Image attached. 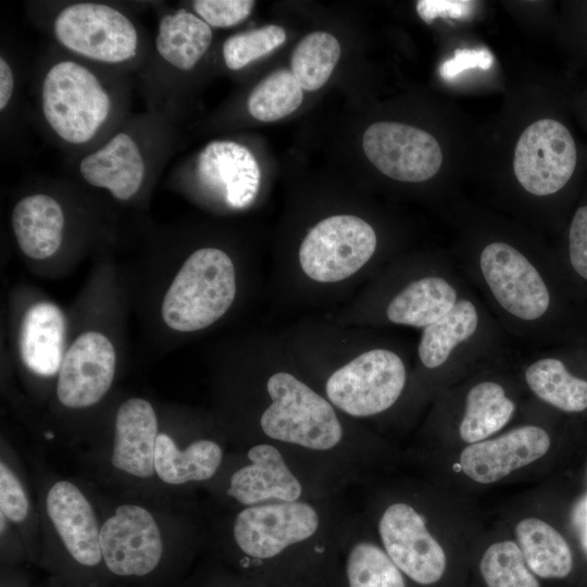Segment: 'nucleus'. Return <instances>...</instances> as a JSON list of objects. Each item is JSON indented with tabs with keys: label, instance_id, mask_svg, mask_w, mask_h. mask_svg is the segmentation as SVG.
I'll return each mask as SVG.
<instances>
[{
	"label": "nucleus",
	"instance_id": "1",
	"mask_svg": "<svg viewBox=\"0 0 587 587\" xmlns=\"http://www.w3.org/2000/svg\"><path fill=\"white\" fill-rule=\"evenodd\" d=\"M320 524L317 510L308 502H273L241 510L233 534L239 550L259 571L258 584L310 587L291 553L317 533Z\"/></svg>",
	"mask_w": 587,
	"mask_h": 587
},
{
	"label": "nucleus",
	"instance_id": "2",
	"mask_svg": "<svg viewBox=\"0 0 587 587\" xmlns=\"http://www.w3.org/2000/svg\"><path fill=\"white\" fill-rule=\"evenodd\" d=\"M236 296L232 259L221 249L201 248L184 262L162 302L165 324L177 332L203 329L221 319Z\"/></svg>",
	"mask_w": 587,
	"mask_h": 587
},
{
	"label": "nucleus",
	"instance_id": "3",
	"mask_svg": "<svg viewBox=\"0 0 587 587\" xmlns=\"http://www.w3.org/2000/svg\"><path fill=\"white\" fill-rule=\"evenodd\" d=\"M270 405L260 419L271 439L313 451H328L342 437L334 405L290 373H274L266 382Z\"/></svg>",
	"mask_w": 587,
	"mask_h": 587
},
{
	"label": "nucleus",
	"instance_id": "4",
	"mask_svg": "<svg viewBox=\"0 0 587 587\" xmlns=\"http://www.w3.org/2000/svg\"><path fill=\"white\" fill-rule=\"evenodd\" d=\"M41 107L50 128L64 141H89L108 120L111 98L99 78L86 66L64 60L46 73Z\"/></svg>",
	"mask_w": 587,
	"mask_h": 587
},
{
	"label": "nucleus",
	"instance_id": "5",
	"mask_svg": "<svg viewBox=\"0 0 587 587\" xmlns=\"http://www.w3.org/2000/svg\"><path fill=\"white\" fill-rule=\"evenodd\" d=\"M580 152L562 121L545 117L527 126L517 139L513 171L521 186L535 196L564 190L579 167Z\"/></svg>",
	"mask_w": 587,
	"mask_h": 587
},
{
	"label": "nucleus",
	"instance_id": "6",
	"mask_svg": "<svg viewBox=\"0 0 587 587\" xmlns=\"http://www.w3.org/2000/svg\"><path fill=\"white\" fill-rule=\"evenodd\" d=\"M405 378V367L398 354L373 349L336 370L326 380L325 392L340 411L366 417L389 409L399 399Z\"/></svg>",
	"mask_w": 587,
	"mask_h": 587
},
{
	"label": "nucleus",
	"instance_id": "7",
	"mask_svg": "<svg viewBox=\"0 0 587 587\" xmlns=\"http://www.w3.org/2000/svg\"><path fill=\"white\" fill-rule=\"evenodd\" d=\"M377 237L364 220L349 214L319 222L303 238L299 262L320 283H336L355 274L375 252Z\"/></svg>",
	"mask_w": 587,
	"mask_h": 587
},
{
	"label": "nucleus",
	"instance_id": "8",
	"mask_svg": "<svg viewBox=\"0 0 587 587\" xmlns=\"http://www.w3.org/2000/svg\"><path fill=\"white\" fill-rule=\"evenodd\" d=\"M53 33L64 48L97 62L123 63L137 53L138 34L133 22L103 3L65 7L53 22Z\"/></svg>",
	"mask_w": 587,
	"mask_h": 587
},
{
	"label": "nucleus",
	"instance_id": "9",
	"mask_svg": "<svg viewBox=\"0 0 587 587\" xmlns=\"http://www.w3.org/2000/svg\"><path fill=\"white\" fill-rule=\"evenodd\" d=\"M362 147L384 175L400 182L432 178L442 163L441 148L429 133L397 122H377L366 128Z\"/></svg>",
	"mask_w": 587,
	"mask_h": 587
},
{
	"label": "nucleus",
	"instance_id": "10",
	"mask_svg": "<svg viewBox=\"0 0 587 587\" xmlns=\"http://www.w3.org/2000/svg\"><path fill=\"white\" fill-rule=\"evenodd\" d=\"M378 533L383 549L408 579L421 586L441 579L447 567L446 553L412 505L390 504L379 519Z\"/></svg>",
	"mask_w": 587,
	"mask_h": 587
},
{
	"label": "nucleus",
	"instance_id": "11",
	"mask_svg": "<svg viewBox=\"0 0 587 587\" xmlns=\"http://www.w3.org/2000/svg\"><path fill=\"white\" fill-rule=\"evenodd\" d=\"M479 266L494 297L512 315L533 321L548 311L551 298L545 280L514 247L501 241L487 245Z\"/></svg>",
	"mask_w": 587,
	"mask_h": 587
},
{
	"label": "nucleus",
	"instance_id": "12",
	"mask_svg": "<svg viewBox=\"0 0 587 587\" xmlns=\"http://www.w3.org/2000/svg\"><path fill=\"white\" fill-rule=\"evenodd\" d=\"M107 567L120 576H143L159 564L163 544L153 516L140 505L122 504L100 528Z\"/></svg>",
	"mask_w": 587,
	"mask_h": 587
},
{
	"label": "nucleus",
	"instance_id": "13",
	"mask_svg": "<svg viewBox=\"0 0 587 587\" xmlns=\"http://www.w3.org/2000/svg\"><path fill=\"white\" fill-rule=\"evenodd\" d=\"M112 342L98 332L78 336L66 351L59 371L57 395L72 409L97 403L109 390L115 374Z\"/></svg>",
	"mask_w": 587,
	"mask_h": 587
},
{
	"label": "nucleus",
	"instance_id": "14",
	"mask_svg": "<svg viewBox=\"0 0 587 587\" xmlns=\"http://www.w3.org/2000/svg\"><path fill=\"white\" fill-rule=\"evenodd\" d=\"M550 444L544 428L526 425L494 439L470 444L461 452L460 465L472 480L491 484L544 457Z\"/></svg>",
	"mask_w": 587,
	"mask_h": 587
},
{
	"label": "nucleus",
	"instance_id": "15",
	"mask_svg": "<svg viewBox=\"0 0 587 587\" xmlns=\"http://www.w3.org/2000/svg\"><path fill=\"white\" fill-rule=\"evenodd\" d=\"M247 455L250 462L230 476V497L245 507L300 500L302 485L275 446L255 445Z\"/></svg>",
	"mask_w": 587,
	"mask_h": 587
},
{
	"label": "nucleus",
	"instance_id": "16",
	"mask_svg": "<svg viewBox=\"0 0 587 587\" xmlns=\"http://www.w3.org/2000/svg\"><path fill=\"white\" fill-rule=\"evenodd\" d=\"M46 507L68 553L79 564L97 565L102 559L100 529L82 491L70 482H58L48 491Z\"/></svg>",
	"mask_w": 587,
	"mask_h": 587
},
{
	"label": "nucleus",
	"instance_id": "17",
	"mask_svg": "<svg viewBox=\"0 0 587 587\" xmlns=\"http://www.w3.org/2000/svg\"><path fill=\"white\" fill-rule=\"evenodd\" d=\"M197 173L208 187L222 191L228 204L248 205L260 186V167L245 146L229 140L208 143L198 157Z\"/></svg>",
	"mask_w": 587,
	"mask_h": 587
},
{
	"label": "nucleus",
	"instance_id": "18",
	"mask_svg": "<svg viewBox=\"0 0 587 587\" xmlns=\"http://www.w3.org/2000/svg\"><path fill=\"white\" fill-rule=\"evenodd\" d=\"M158 435L157 415L147 400L132 398L123 402L115 420L113 466L137 477L152 476Z\"/></svg>",
	"mask_w": 587,
	"mask_h": 587
},
{
	"label": "nucleus",
	"instance_id": "19",
	"mask_svg": "<svg viewBox=\"0 0 587 587\" xmlns=\"http://www.w3.org/2000/svg\"><path fill=\"white\" fill-rule=\"evenodd\" d=\"M145 170L141 152L126 133L115 134L79 163L80 175L89 185L105 188L122 201L129 200L138 192Z\"/></svg>",
	"mask_w": 587,
	"mask_h": 587
},
{
	"label": "nucleus",
	"instance_id": "20",
	"mask_svg": "<svg viewBox=\"0 0 587 587\" xmlns=\"http://www.w3.org/2000/svg\"><path fill=\"white\" fill-rule=\"evenodd\" d=\"M66 322L54 303L41 301L29 307L20 329V354L23 363L35 374L53 376L64 359Z\"/></svg>",
	"mask_w": 587,
	"mask_h": 587
},
{
	"label": "nucleus",
	"instance_id": "21",
	"mask_svg": "<svg viewBox=\"0 0 587 587\" xmlns=\"http://www.w3.org/2000/svg\"><path fill=\"white\" fill-rule=\"evenodd\" d=\"M12 228L22 252L32 259H46L60 248L64 213L52 197L36 193L21 199L12 211Z\"/></svg>",
	"mask_w": 587,
	"mask_h": 587
},
{
	"label": "nucleus",
	"instance_id": "22",
	"mask_svg": "<svg viewBox=\"0 0 587 587\" xmlns=\"http://www.w3.org/2000/svg\"><path fill=\"white\" fill-rule=\"evenodd\" d=\"M457 303L455 289L444 278L423 277L410 283L389 302L390 322L425 328L444 317Z\"/></svg>",
	"mask_w": 587,
	"mask_h": 587
},
{
	"label": "nucleus",
	"instance_id": "23",
	"mask_svg": "<svg viewBox=\"0 0 587 587\" xmlns=\"http://www.w3.org/2000/svg\"><path fill=\"white\" fill-rule=\"evenodd\" d=\"M223 459L221 447L213 440L201 439L185 450L176 447L173 439L161 433L155 440L154 469L166 484L180 485L211 478Z\"/></svg>",
	"mask_w": 587,
	"mask_h": 587
},
{
	"label": "nucleus",
	"instance_id": "24",
	"mask_svg": "<svg viewBox=\"0 0 587 587\" xmlns=\"http://www.w3.org/2000/svg\"><path fill=\"white\" fill-rule=\"evenodd\" d=\"M212 38V29L203 20L182 9L161 18L155 48L166 63L189 71L204 55Z\"/></svg>",
	"mask_w": 587,
	"mask_h": 587
},
{
	"label": "nucleus",
	"instance_id": "25",
	"mask_svg": "<svg viewBox=\"0 0 587 587\" xmlns=\"http://www.w3.org/2000/svg\"><path fill=\"white\" fill-rule=\"evenodd\" d=\"M517 545L529 570L541 578H564L573 570V554L564 537L547 522L527 517L515 527Z\"/></svg>",
	"mask_w": 587,
	"mask_h": 587
},
{
	"label": "nucleus",
	"instance_id": "26",
	"mask_svg": "<svg viewBox=\"0 0 587 587\" xmlns=\"http://www.w3.org/2000/svg\"><path fill=\"white\" fill-rule=\"evenodd\" d=\"M525 379L542 401L566 413L587 410V378L575 374L559 358H545L530 364Z\"/></svg>",
	"mask_w": 587,
	"mask_h": 587
},
{
	"label": "nucleus",
	"instance_id": "27",
	"mask_svg": "<svg viewBox=\"0 0 587 587\" xmlns=\"http://www.w3.org/2000/svg\"><path fill=\"white\" fill-rule=\"evenodd\" d=\"M515 405L501 385L482 382L471 388L459 432L469 444L485 440L499 432L512 417Z\"/></svg>",
	"mask_w": 587,
	"mask_h": 587
},
{
	"label": "nucleus",
	"instance_id": "28",
	"mask_svg": "<svg viewBox=\"0 0 587 587\" xmlns=\"http://www.w3.org/2000/svg\"><path fill=\"white\" fill-rule=\"evenodd\" d=\"M478 315L469 300L457 301L444 317L423 328L419 357L428 369L446 362L454 347L469 339L476 330Z\"/></svg>",
	"mask_w": 587,
	"mask_h": 587
},
{
	"label": "nucleus",
	"instance_id": "29",
	"mask_svg": "<svg viewBox=\"0 0 587 587\" xmlns=\"http://www.w3.org/2000/svg\"><path fill=\"white\" fill-rule=\"evenodd\" d=\"M340 582L341 587H408L405 575L383 547L369 540L349 547Z\"/></svg>",
	"mask_w": 587,
	"mask_h": 587
},
{
	"label": "nucleus",
	"instance_id": "30",
	"mask_svg": "<svg viewBox=\"0 0 587 587\" xmlns=\"http://www.w3.org/2000/svg\"><path fill=\"white\" fill-rule=\"evenodd\" d=\"M339 41L327 32L304 36L291 54V73L302 89L314 91L328 80L340 57Z\"/></svg>",
	"mask_w": 587,
	"mask_h": 587
},
{
	"label": "nucleus",
	"instance_id": "31",
	"mask_svg": "<svg viewBox=\"0 0 587 587\" xmlns=\"http://www.w3.org/2000/svg\"><path fill=\"white\" fill-rule=\"evenodd\" d=\"M302 99V88L291 71L277 70L253 88L247 105L254 118L273 122L296 111Z\"/></svg>",
	"mask_w": 587,
	"mask_h": 587
},
{
	"label": "nucleus",
	"instance_id": "32",
	"mask_svg": "<svg viewBox=\"0 0 587 587\" xmlns=\"http://www.w3.org/2000/svg\"><path fill=\"white\" fill-rule=\"evenodd\" d=\"M479 571L487 587H540L517 544L498 541L484 552Z\"/></svg>",
	"mask_w": 587,
	"mask_h": 587
},
{
	"label": "nucleus",
	"instance_id": "33",
	"mask_svg": "<svg viewBox=\"0 0 587 587\" xmlns=\"http://www.w3.org/2000/svg\"><path fill=\"white\" fill-rule=\"evenodd\" d=\"M286 33L278 25L238 33L223 45V58L229 70L238 71L252 61L264 57L283 45Z\"/></svg>",
	"mask_w": 587,
	"mask_h": 587
},
{
	"label": "nucleus",
	"instance_id": "34",
	"mask_svg": "<svg viewBox=\"0 0 587 587\" xmlns=\"http://www.w3.org/2000/svg\"><path fill=\"white\" fill-rule=\"evenodd\" d=\"M254 3L251 0H197L192 8L210 27L225 28L246 20Z\"/></svg>",
	"mask_w": 587,
	"mask_h": 587
},
{
	"label": "nucleus",
	"instance_id": "35",
	"mask_svg": "<svg viewBox=\"0 0 587 587\" xmlns=\"http://www.w3.org/2000/svg\"><path fill=\"white\" fill-rule=\"evenodd\" d=\"M566 245L570 267L587 287V201L579 204L572 215Z\"/></svg>",
	"mask_w": 587,
	"mask_h": 587
},
{
	"label": "nucleus",
	"instance_id": "36",
	"mask_svg": "<svg viewBox=\"0 0 587 587\" xmlns=\"http://www.w3.org/2000/svg\"><path fill=\"white\" fill-rule=\"evenodd\" d=\"M0 508L1 513L13 522H22L28 513V500L14 473L0 463Z\"/></svg>",
	"mask_w": 587,
	"mask_h": 587
},
{
	"label": "nucleus",
	"instance_id": "37",
	"mask_svg": "<svg viewBox=\"0 0 587 587\" xmlns=\"http://www.w3.org/2000/svg\"><path fill=\"white\" fill-rule=\"evenodd\" d=\"M492 63L494 57L487 49H458L453 58L442 63L440 74L450 80L467 68L488 70Z\"/></svg>",
	"mask_w": 587,
	"mask_h": 587
},
{
	"label": "nucleus",
	"instance_id": "38",
	"mask_svg": "<svg viewBox=\"0 0 587 587\" xmlns=\"http://www.w3.org/2000/svg\"><path fill=\"white\" fill-rule=\"evenodd\" d=\"M473 7V1L462 0H420L416 2L419 16L428 24L437 17H465Z\"/></svg>",
	"mask_w": 587,
	"mask_h": 587
},
{
	"label": "nucleus",
	"instance_id": "39",
	"mask_svg": "<svg viewBox=\"0 0 587 587\" xmlns=\"http://www.w3.org/2000/svg\"><path fill=\"white\" fill-rule=\"evenodd\" d=\"M14 87L13 72L8 61L0 58V110L3 111L9 104Z\"/></svg>",
	"mask_w": 587,
	"mask_h": 587
},
{
	"label": "nucleus",
	"instance_id": "40",
	"mask_svg": "<svg viewBox=\"0 0 587 587\" xmlns=\"http://www.w3.org/2000/svg\"><path fill=\"white\" fill-rule=\"evenodd\" d=\"M580 542H582L583 550L585 554L587 555V525L582 534Z\"/></svg>",
	"mask_w": 587,
	"mask_h": 587
},
{
	"label": "nucleus",
	"instance_id": "41",
	"mask_svg": "<svg viewBox=\"0 0 587 587\" xmlns=\"http://www.w3.org/2000/svg\"><path fill=\"white\" fill-rule=\"evenodd\" d=\"M258 587H264V586H262V585L258 584Z\"/></svg>",
	"mask_w": 587,
	"mask_h": 587
}]
</instances>
